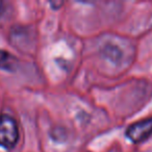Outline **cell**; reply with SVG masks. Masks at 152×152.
Segmentation results:
<instances>
[{
	"instance_id": "1",
	"label": "cell",
	"mask_w": 152,
	"mask_h": 152,
	"mask_svg": "<svg viewBox=\"0 0 152 152\" xmlns=\"http://www.w3.org/2000/svg\"><path fill=\"white\" fill-rule=\"evenodd\" d=\"M19 139L17 122L12 117L3 115L0 117V146L7 150L13 149Z\"/></svg>"
},
{
	"instance_id": "2",
	"label": "cell",
	"mask_w": 152,
	"mask_h": 152,
	"mask_svg": "<svg viewBox=\"0 0 152 152\" xmlns=\"http://www.w3.org/2000/svg\"><path fill=\"white\" fill-rule=\"evenodd\" d=\"M152 134V118L143 119L131 124L126 129V137L132 143L139 144Z\"/></svg>"
},
{
	"instance_id": "3",
	"label": "cell",
	"mask_w": 152,
	"mask_h": 152,
	"mask_svg": "<svg viewBox=\"0 0 152 152\" xmlns=\"http://www.w3.org/2000/svg\"><path fill=\"white\" fill-rule=\"evenodd\" d=\"M16 63H17V59L13 55L5 51L0 50V68L1 69L12 71L16 68Z\"/></svg>"
},
{
	"instance_id": "4",
	"label": "cell",
	"mask_w": 152,
	"mask_h": 152,
	"mask_svg": "<svg viewBox=\"0 0 152 152\" xmlns=\"http://www.w3.org/2000/svg\"><path fill=\"white\" fill-rule=\"evenodd\" d=\"M3 12H4V5H3V2L0 1V17L2 16Z\"/></svg>"
}]
</instances>
